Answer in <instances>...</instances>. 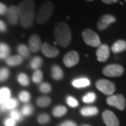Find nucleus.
<instances>
[{"instance_id": "obj_26", "label": "nucleus", "mask_w": 126, "mask_h": 126, "mask_svg": "<svg viewBox=\"0 0 126 126\" xmlns=\"http://www.w3.org/2000/svg\"><path fill=\"white\" fill-rule=\"evenodd\" d=\"M42 64V59L39 56H35L30 62V67L32 69H38Z\"/></svg>"}, {"instance_id": "obj_37", "label": "nucleus", "mask_w": 126, "mask_h": 126, "mask_svg": "<svg viewBox=\"0 0 126 126\" xmlns=\"http://www.w3.org/2000/svg\"><path fill=\"white\" fill-rule=\"evenodd\" d=\"M16 121L11 118L6 119L4 121L5 126H16Z\"/></svg>"}, {"instance_id": "obj_22", "label": "nucleus", "mask_w": 126, "mask_h": 126, "mask_svg": "<svg viewBox=\"0 0 126 126\" xmlns=\"http://www.w3.org/2000/svg\"><path fill=\"white\" fill-rule=\"evenodd\" d=\"M10 48L9 46L4 43H0V60H4L9 58Z\"/></svg>"}, {"instance_id": "obj_43", "label": "nucleus", "mask_w": 126, "mask_h": 126, "mask_svg": "<svg viewBox=\"0 0 126 126\" xmlns=\"http://www.w3.org/2000/svg\"><path fill=\"white\" fill-rule=\"evenodd\" d=\"M87 126V125H86V126Z\"/></svg>"}, {"instance_id": "obj_24", "label": "nucleus", "mask_w": 126, "mask_h": 126, "mask_svg": "<svg viewBox=\"0 0 126 126\" xmlns=\"http://www.w3.org/2000/svg\"><path fill=\"white\" fill-rule=\"evenodd\" d=\"M18 51L19 53V55H20L22 58H28L29 56L30 55V50L27 48V46L25 44H20L18 46Z\"/></svg>"}, {"instance_id": "obj_19", "label": "nucleus", "mask_w": 126, "mask_h": 126, "mask_svg": "<svg viewBox=\"0 0 126 126\" xmlns=\"http://www.w3.org/2000/svg\"><path fill=\"white\" fill-rule=\"evenodd\" d=\"M23 61V58L19 55L10 56L6 59V63L9 66H17L20 64H22Z\"/></svg>"}, {"instance_id": "obj_38", "label": "nucleus", "mask_w": 126, "mask_h": 126, "mask_svg": "<svg viewBox=\"0 0 126 126\" xmlns=\"http://www.w3.org/2000/svg\"><path fill=\"white\" fill-rule=\"evenodd\" d=\"M7 11H8L7 6L4 4L0 2V15H1V16L5 15L7 13Z\"/></svg>"}, {"instance_id": "obj_6", "label": "nucleus", "mask_w": 126, "mask_h": 126, "mask_svg": "<svg viewBox=\"0 0 126 126\" xmlns=\"http://www.w3.org/2000/svg\"><path fill=\"white\" fill-rule=\"evenodd\" d=\"M124 68L123 66L118 64H109L104 68L102 73L104 75L108 77H118L123 75Z\"/></svg>"}, {"instance_id": "obj_2", "label": "nucleus", "mask_w": 126, "mask_h": 126, "mask_svg": "<svg viewBox=\"0 0 126 126\" xmlns=\"http://www.w3.org/2000/svg\"><path fill=\"white\" fill-rule=\"evenodd\" d=\"M55 38L56 43L63 47H67L72 40V32L67 23L60 22L55 27Z\"/></svg>"}, {"instance_id": "obj_15", "label": "nucleus", "mask_w": 126, "mask_h": 126, "mask_svg": "<svg viewBox=\"0 0 126 126\" xmlns=\"http://www.w3.org/2000/svg\"><path fill=\"white\" fill-rule=\"evenodd\" d=\"M18 105V100L15 98H10L4 104H0V109L3 111L6 110H13Z\"/></svg>"}, {"instance_id": "obj_17", "label": "nucleus", "mask_w": 126, "mask_h": 126, "mask_svg": "<svg viewBox=\"0 0 126 126\" xmlns=\"http://www.w3.org/2000/svg\"><path fill=\"white\" fill-rule=\"evenodd\" d=\"M126 50V41L123 39L116 41L111 46V50L114 53H118Z\"/></svg>"}, {"instance_id": "obj_36", "label": "nucleus", "mask_w": 126, "mask_h": 126, "mask_svg": "<svg viewBox=\"0 0 126 126\" xmlns=\"http://www.w3.org/2000/svg\"><path fill=\"white\" fill-rule=\"evenodd\" d=\"M49 121L50 117L47 113H41L38 116V121L41 124H46Z\"/></svg>"}, {"instance_id": "obj_34", "label": "nucleus", "mask_w": 126, "mask_h": 126, "mask_svg": "<svg viewBox=\"0 0 126 126\" xmlns=\"http://www.w3.org/2000/svg\"><path fill=\"white\" fill-rule=\"evenodd\" d=\"M39 90L42 93H48L51 91V86L48 83H42L39 86Z\"/></svg>"}, {"instance_id": "obj_18", "label": "nucleus", "mask_w": 126, "mask_h": 126, "mask_svg": "<svg viewBox=\"0 0 126 126\" xmlns=\"http://www.w3.org/2000/svg\"><path fill=\"white\" fill-rule=\"evenodd\" d=\"M98 109L96 107H85L81 109V113L83 116H92L98 113Z\"/></svg>"}, {"instance_id": "obj_41", "label": "nucleus", "mask_w": 126, "mask_h": 126, "mask_svg": "<svg viewBox=\"0 0 126 126\" xmlns=\"http://www.w3.org/2000/svg\"><path fill=\"white\" fill-rule=\"evenodd\" d=\"M103 3L104 4H112L114 3H116L118 2L119 0H101Z\"/></svg>"}, {"instance_id": "obj_44", "label": "nucleus", "mask_w": 126, "mask_h": 126, "mask_svg": "<svg viewBox=\"0 0 126 126\" xmlns=\"http://www.w3.org/2000/svg\"><path fill=\"white\" fill-rule=\"evenodd\" d=\"M125 1H126V0H125Z\"/></svg>"}, {"instance_id": "obj_5", "label": "nucleus", "mask_w": 126, "mask_h": 126, "mask_svg": "<svg viewBox=\"0 0 126 126\" xmlns=\"http://www.w3.org/2000/svg\"><path fill=\"white\" fill-rule=\"evenodd\" d=\"M96 87L102 93L107 95H112L116 90L115 84L106 79H99L96 82Z\"/></svg>"}, {"instance_id": "obj_27", "label": "nucleus", "mask_w": 126, "mask_h": 126, "mask_svg": "<svg viewBox=\"0 0 126 126\" xmlns=\"http://www.w3.org/2000/svg\"><path fill=\"white\" fill-rule=\"evenodd\" d=\"M18 83L23 86H27L30 83V80L27 75L25 73H20L18 76Z\"/></svg>"}, {"instance_id": "obj_11", "label": "nucleus", "mask_w": 126, "mask_h": 126, "mask_svg": "<svg viewBox=\"0 0 126 126\" xmlns=\"http://www.w3.org/2000/svg\"><path fill=\"white\" fill-rule=\"evenodd\" d=\"M42 53L47 58H55L59 55V50L48 43H44L41 46Z\"/></svg>"}, {"instance_id": "obj_42", "label": "nucleus", "mask_w": 126, "mask_h": 126, "mask_svg": "<svg viewBox=\"0 0 126 126\" xmlns=\"http://www.w3.org/2000/svg\"><path fill=\"white\" fill-rule=\"evenodd\" d=\"M86 1H94V0H86Z\"/></svg>"}, {"instance_id": "obj_1", "label": "nucleus", "mask_w": 126, "mask_h": 126, "mask_svg": "<svg viewBox=\"0 0 126 126\" xmlns=\"http://www.w3.org/2000/svg\"><path fill=\"white\" fill-rule=\"evenodd\" d=\"M17 7L22 27L24 28L32 27L35 18V4L34 1L23 0Z\"/></svg>"}, {"instance_id": "obj_31", "label": "nucleus", "mask_w": 126, "mask_h": 126, "mask_svg": "<svg viewBox=\"0 0 126 126\" xmlns=\"http://www.w3.org/2000/svg\"><path fill=\"white\" fill-rule=\"evenodd\" d=\"M34 111V108L32 107V105L30 104H27L25 105H24L22 109V114L23 116H30L32 114V113Z\"/></svg>"}, {"instance_id": "obj_10", "label": "nucleus", "mask_w": 126, "mask_h": 126, "mask_svg": "<svg viewBox=\"0 0 126 126\" xmlns=\"http://www.w3.org/2000/svg\"><path fill=\"white\" fill-rule=\"evenodd\" d=\"M102 118L107 126H119V121L111 111H104L102 113Z\"/></svg>"}, {"instance_id": "obj_13", "label": "nucleus", "mask_w": 126, "mask_h": 126, "mask_svg": "<svg viewBox=\"0 0 126 126\" xmlns=\"http://www.w3.org/2000/svg\"><path fill=\"white\" fill-rule=\"evenodd\" d=\"M110 55V49L107 44H101L96 51L97 59L99 62H106Z\"/></svg>"}, {"instance_id": "obj_30", "label": "nucleus", "mask_w": 126, "mask_h": 126, "mask_svg": "<svg viewBox=\"0 0 126 126\" xmlns=\"http://www.w3.org/2000/svg\"><path fill=\"white\" fill-rule=\"evenodd\" d=\"M19 99L24 103H27L31 99V94L29 92L23 90L19 94Z\"/></svg>"}, {"instance_id": "obj_35", "label": "nucleus", "mask_w": 126, "mask_h": 126, "mask_svg": "<svg viewBox=\"0 0 126 126\" xmlns=\"http://www.w3.org/2000/svg\"><path fill=\"white\" fill-rule=\"evenodd\" d=\"M9 77V70L7 68H2L0 69V81H6Z\"/></svg>"}, {"instance_id": "obj_39", "label": "nucleus", "mask_w": 126, "mask_h": 126, "mask_svg": "<svg viewBox=\"0 0 126 126\" xmlns=\"http://www.w3.org/2000/svg\"><path fill=\"white\" fill-rule=\"evenodd\" d=\"M59 126H77V125L76 124V123H74L72 121H67L61 123Z\"/></svg>"}, {"instance_id": "obj_32", "label": "nucleus", "mask_w": 126, "mask_h": 126, "mask_svg": "<svg viewBox=\"0 0 126 126\" xmlns=\"http://www.w3.org/2000/svg\"><path fill=\"white\" fill-rule=\"evenodd\" d=\"M10 116H11V118L14 119L16 121H20L22 120L23 115L20 111H18L17 109H13L11 111Z\"/></svg>"}, {"instance_id": "obj_40", "label": "nucleus", "mask_w": 126, "mask_h": 126, "mask_svg": "<svg viewBox=\"0 0 126 126\" xmlns=\"http://www.w3.org/2000/svg\"><path fill=\"white\" fill-rule=\"evenodd\" d=\"M7 30V27H6V25L5 24L4 21L1 20H0V32H5Z\"/></svg>"}, {"instance_id": "obj_23", "label": "nucleus", "mask_w": 126, "mask_h": 126, "mask_svg": "<svg viewBox=\"0 0 126 126\" xmlns=\"http://www.w3.org/2000/svg\"><path fill=\"white\" fill-rule=\"evenodd\" d=\"M67 111V109L64 106L59 105L53 109V114L55 117H61V116H63L64 114H66Z\"/></svg>"}, {"instance_id": "obj_3", "label": "nucleus", "mask_w": 126, "mask_h": 126, "mask_svg": "<svg viewBox=\"0 0 126 126\" xmlns=\"http://www.w3.org/2000/svg\"><path fill=\"white\" fill-rule=\"evenodd\" d=\"M53 11H54V5L51 1H47L44 2L42 4L39 13L37 14L36 22L41 25L46 23L53 15Z\"/></svg>"}, {"instance_id": "obj_14", "label": "nucleus", "mask_w": 126, "mask_h": 126, "mask_svg": "<svg viewBox=\"0 0 126 126\" xmlns=\"http://www.w3.org/2000/svg\"><path fill=\"white\" fill-rule=\"evenodd\" d=\"M29 46H30V50L34 53L38 52L40 50L41 44L40 37L38 34H34L32 35L29 39Z\"/></svg>"}, {"instance_id": "obj_8", "label": "nucleus", "mask_w": 126, "mask_h": 126, "mask_svg": "<svg viewBox=\"0 0 126 126\" xmlns=\"http://www.w3.org/2000/svg\"><path fill=\"white\" fill-rule=\"evenodd\" d=\"M63 62L66 67H72L79 62V55L76 50H71L64 55Z\"/></svg>"}, {"instance_id": "obj_7", "label": "nucleus", "mask_w": 126, "mask_h": 126, "mask_svg": "<svg viewBox=\"0 0 126 126\" xmlns=\"http://www.w3.org/2000/svg\"><path fill=\"white\" fill-rule=\"evenodd\" d=\"M107 103L109 105L114 107L119 110H124L126 108V99L123 94L111 95L107 99Z\"/></svg>"}, {"instance_id": "obj_4", "label": "nucleus", "mask_w": 126, "mask_h": 126, "mask_svg": "<svg viewBox=\"0 0 126 126\" xmlns=\"http://www.w3.org/2000/svg\"><path fill=\"white\" fill-rule=\"evenodd\" d=\"M82 38L87 45L92 47H99L101 45V41L97 33L90 29H86L82 32Z\"/></svg>"}, {"instance_id": "obj_12", "label": "nucleus", "mask_w": 126, "mask_h": 126, "mask_svg": "<svg viewBox=\"0 0 126 126\" xmlns=\"http://www.w3.org/2000/svg\"><path fill=\"white\" fill-rule=\"evenodd\" d=\"M6 14H7V20L11 25H15L18 24V21L20 20V18H19V13L17 6L14 5L10 6L8 8Z\"/></svg>"}, {"instance_id": "obj_20", "label": "nucleus", "mask_w": 126, "mask_h": 126, "mask_svg": "<svg viewBox=\"0 0 126 126\" xmlns=\"http://www.w3.org/2000/svg\"><path fill=\"white\" fill-rule=\"evenodd\" d=\"M11 98V90L6 87L0 88V104H4Z\"/></svg>"}, {"instance_id": "obj_28", "label": "nucleus", "mask_w": 126, "mask_h": 126, "mask_svg": "<svg viewBox=\"0 0 126 126\" xmlns=\"http://www.w3.org/2000/svg\"><path fill=\"white\" fill-rule=\"evenodd\" d=\"M96 99V94L94 93L93 92H90V93H88L86 94H85L83 98H82V100L84 103H93L94 102Z\"/></svg>"}, {"instance_id": "obj_33", "label": "nucleus", "mask_w": 126, "mask_h": 126, "mask_svg": "<svg viewBox=\"0 0 126 126\" xmlns=\"http://www.w3.org/2000/svg\"><path fill=\"white\" fill-rule=\"evenodd\" d=\"M66 102L69 107H71L72 108L74 107H77L79 106V102L75 97H72V96H67L66 98Z\"/></svg>"}, {"instance_id": "obj_29", "label": "nucleus", "mask_w": 126, "mask_h": 126, "mask_svg": "<svg viewBox=\"0 0 126 126\" xmlns=\"http://www.w3.org/2000/svg\"><path fill=\"white\" fill-rule=\"evenodd\" d=\"M43 79V73L39 69H36L32 75V81L36 83H40Z\"/></svg>"}, {"instance_id": "obj_21", "label": "nucleus", "mask_w": 126, "mask_h": 126, "mask_svg": "<svg viewBox=\"0 0 126 126\" xmlns=\"http://www.w3.org/2000/svg\"><path fill=\"white\" fill-rule=\"evenodd\" d=\"M51 77L55 80H61L63 78V71L60 67L54 65L51 68Z\"/></svg>"}, {"instance_id": "obj_16", "label": "nucleus", "mask_w": 126, "mask_h": 126, "mask_svg": "<svg viewBox=\"0 0 126 126\" xmlns=\"http://www.w3.org/2000/svg\"><path fill=\"white\" fill-rule=\"evenodd\" d=\"M72 86L77 88H86L90 86V80L86 78V77H81L78 78L72 81Z\"/></svg>"}, {"instance_id": "obj_9", "label": "nucleus", "mask_w": 126, "mask_h": 126, "mask_svg": "<svg viewBox=\"0 0 126 126\" xmlns=\"http://www.w3.org/2000/svg\"><path fill=\"white\" fill-rule=\"evenodd\" d=\"M116 21V18L112 15H103L101 18H99L98 22L97 23V27L100 31L104 30L112 23H115Z\"/></svg>"}, {"instance_id": "obj_25", "label": "nucleus", "mask_w": 126, "mask_h": 126, "mask_svg": "<svg viewBox=\"0 0 126 126\" xmlns=\"http://www.w3.org/2000/svg\"><path fill=\"white\" fill-rule=\"evenodd\" d=\"M51 102V99L48 96H42L39 97L36 100L37 105L41 107H46Z\"/></svg>"}]
</instances>
